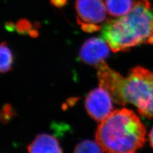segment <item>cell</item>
<instances>
[{
  "label": "cell",
  "mask_w": 153,
  "mask_h": 153,
  "mask_svg": "<svg viewBox=\"0 0 153 153\" xmlns=\"http://www.w3.org/2000/svg\"><path fill=\"white\" fill-rule=\"evenodd\" d=\"M101 35L115 52L153 45V4L149 0H137L126 15L105 23Z\"/></svg>",
  "instance_id": "1"
},
{
  "label": "cell",
  "mask_w": 153,
  "mask_h": 153,
  "mask_svg": "<svg viewBox=\"0 0 153 153\" xmlns=\"http://www.w3.org/2000/svg\"><path fill=\"white\" fill-rule=\"evenodd\" d=\"M146 129L131 110L112 112L101 121L96 132V141L105 153H133L146 142Z\"/></svg>",
  "instance_id": "2"
},
{
  "label": "cell",
  "mask_w": 153,
  "mask_h": 153,
  "mask_svg": "<svg viewBox=\"0 0 153 153\" xmlns=\"http://www.w3.org/2000/svg\"><path fill=\"white\" fill-rule=\"evenodd\" d=\"M121 105L131 103L141 116L153 117V73L142 67L131 69L124 79Z\"/></svg>",
  "instance_id": "3"
},
{
  "label": "cell",
  "mask_w": 153,
  "mask_h": 153,
  "mask_svg": "<svg viewBox=\"0 0 153 153\" xmlns=\"http://www.w3.org/2000/svg\"><path fill=\"white\" fill-rule=\"evenodd\" d=\"M77 22L86 32L101 29L100 24L106 18V6L103 0H75Z\"/></svg>",
  "instance_id": "4"
},
{
  "label": "cell",
  "mask_w": 153,
  "mask_h": 153,
  "mask_svg": "<svg viewBox=\"0 0 153 153\" xmlns=\"http://www.w3.org/2000/svg\"><path fill=\"white\" fill-rule=\"evenodd\" d=\"M85 107L91 117L101 122L112 112V99L106 91L100 87L88 94Z\"/></svg>",
  "instance_id": "5"
},
{
  "label": "cell",
  "mask_w": 153,
  "mask_h": 153,
  "mask_svg": "<svg viewBox=\"0 0 153 153\" xmlns=\"http://www.w3.org/2000/svg\"><path fill=\"white\" fill-rule=\"evenodd\" d=\"M97 67L100 87L106 91L115 103L121 105L123 88L125 78L110 68L104 61L100 63Z\"/></svg>",
  "instance_id": "6"
},
{
  "label": "cell",
  "mask_w": 153,
  "mask_h": 153,
  "mask_svg": "<svg viewBox=\"0 0 153 153\" xmlns=\"http://www.w3.org/2000/svg\"><path fill=\"white\" fill-rule=\"evenodd\" d=\"M109 55V46L103 39L91 38L84 42L80 51V57L84 63L98 66Z\"/></svg>",
  "instance_id": "7"
},
{
  "label": "cell",
  "mask_w": 153,
  "mask_h": 153,
  "mask_svg": "<svg viewBox=\"0 0 153 153\" xmlns=\"http://www.w3.org/2000/svg\"><path fill=\"white\" fill-rule=\"evenodd\" d=\"M28 153H63L59 142L49 134L38 135L27 147Z\"/></svg>",
  "instance_id": "8"
},
{
  "label": "cell",
  "mask_w": 153,
  "mask_h": 153,
  "mask_svg": "<svg viewBox=\"0 0 153 153\" xmlns=\"http://www.w3.org/2000/svg\"><path fill=\"white\" fill-rule=\"evenodd\" d=\"M105 6L110 15L121 17L131 10L133 3L132 0H105Z\"/></svg>",
  "instance_id": "9"
},
{
  "label": "cell",
  "mask_w": 153,
  "mask_h": 153,
  "mask_svg": "<svg viewBox=\"0 0 153 153\" xmlns=\"http://www.w3.org/2000/svg\"><path fill=\"white\" fill-rule=\"evenodd\" d=\"M13 62V56L10 49L6 43L0 44V74L10 70Z\"/></svg>",
  "instance_id": "10"
},
{
  "label": "cell",
  "mask_w": 153,
  "mask_h": 153,
  "mask_svg": "<svg viewBox=\"0 0 153 153\" xmlns=\"http://www.w3.org/2000/svg\"><path fill=\"white\" fill-rule=\"evenodd\" d=\"M102 151L97 142L85 140L76 145L74 153H103Z\"/></svg>",
  "instance_id": "11"
},
{
  "label": "cell",
  "mask_w": 153,
  "mask_h": 153,
  "mask_svg": "<svg viewBox=\"0 0 153 153\" xmlns=\"http://www.w3.org/2000/svg\"><path fill=\"white\" fill-rule=\"evenodd\" d=\"M149 140L151 147L153 148V127L152 128L151 130L150 131V133L149 134Z\"/></svg>",
  "instance_id": "12"
},
{
  "label": "cell",
  "mask_w": 153,
  "mask_h": 153,
  "mask_svg": "<svg viewBox=\"0 0 153 153\" xmlns=\"http://www.w3.org/2000/svg\"><path fill=\"white\" fill-rule=\"evenodd\" d=\"M133 153H134V152H133Z\"/></svg>",
  "instance_id": "13"
}]
</instances>
